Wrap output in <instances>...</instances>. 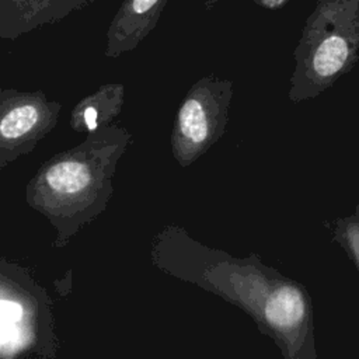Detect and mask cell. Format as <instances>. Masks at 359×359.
Instances as JSON below:
<instances>
[{
  "instance_id": "obj_4",
  "label": "cell",
  "mask_w": 359,
  "mask_h": 359,
  "mask_svg": "<svg viewBox=\"0 0 359 359\" xmlns=\"http://www.w3.org/2000/svg\"><path fill=\"white\" fill-rule=\"evenodd\" d=\"M52 300L24 265L0 255V359H56Z\"/></svg>"
},
{
  "instance_id": "obj_11",
  "label": "cell",
  "mask_w": 359,
  "mask_h": 359,
  "mask_svg": "<svg viewBox=\"0 0 359 359\" xmlns=\"http://www.w3.org/2000/svg\"><path fill=\"white\" fill-rule=\"evenodd\" d=\"M219 1H223V0H203V4L206 8H212L215 4H217Z\"/></svg>"
},
{
  "instance_id": "obj_6",
  "label": "cell",
  "mask_w": 359,
  "mask_h": 359,
  "mask_svg": "<svg viewBox=\"0 0 359 359\" xmlns=\"http://www.w3.org/2000/svg\"><path fill=\"white\" fill-rule=\"evenodd\" d=\"M60 109L42 91L0 88V171L36 147L57 125Z\"/></svg>"
},
{
  "instance_id": "obj_1",
  "label": "cell",
  "mask_w": 359,
  "mask_h": 359,
  "mask_svg": "<svg viewBox=\"0 0 359 359\" xmlns=\"http://www.w3.org/2000/svg\"><path fill=\"white\" fill-rule=\"evenodd\" d=\"M150 255L164 273L245 311L278 345L283 359H318L307 289L255 254L237 258L202 244L180 226H165L154 236Z\"/></svg>"
},
{
  "instance_id": "obj_7",
  "label": "cell",
  "mask_w": 359,
  "mask_h": 359,
  "mask_svg": "<svg viewBox=\"0 0 359 359\" xmlns=\"http://www.w3.org/2000/svg\"><path fill=\"white\" fill-rule=\"evenodd\" d=\"M168 0H123L108 29L104 55L118 57L133 50L156 28Z\"/></svg>"
},
{
  "instance_id": "obj_3",
  "label": "cell",
  "mask_w": 359,
  "mask_h": 359,
  "mask_svg": "<svg viewBox=\"0 0 359 359\" xmlns=\"http://www.w3.org/2000/svg\"><path fill=\"white\" fill-rule=\"evenodd\" d=\"M287 97H318L359 60V0H318L294 49Z\"/></svg>"
},
{
  "instance_id": "obj_2",
  "label": "cell",
  "mask_w": 359,
  "mask_h": 359,
  "mask_svg": "<svg viewBox=\"0 0 359 359\" xmlns=\"http://www.w3.org/2000/svg\"><path fill=\"white\" fill-rule=\"evenodd\" d=\"M132 135L111 123L86 135V139L45 161L25 189L27 203L53 226V245L62 248L87 223L108 206L119 158Z\"/></svg>"
},
{
  "instance_id": "obj_8",
  "label": "cell",
  "mask_w": 359,
  "mask_h": 359,
  "mask_svg": "<svg viewBox=\"0 0 359 359\" xmlns=\"http://www.w3.org/2000/svg\"><path fill=\"white\" fill-rule=\"evenodd\" d=\"M93 0H0V39H17L81 10Z\"/></svg>"
},
{
  "instance_id": "obj_9",
  "label": "cell",
  "mask_w": 359,
  "mask_h": 359,
  "mask_svg": "<svg viewBox=\"0 0 359 359\" xmlns=\"http://www.w3.org/2000/svg\"><path fill=\"white\" fill-rule=\"evenodd\" d=\"M125 100V86L108 83L81 98L72 109L69 125L74 132L90 133L108 126L121 114Z\"/></svg>"
},
{
  "instance_id": "obj_5",
  "label": "cell",
  "mask_w": 359,
  "mask_h": 359,
  "mask_svg": "<svg viewBox=\"0 0 359 359\" xmlns=\"http://www.w3.org/2000/svg\"><path fill=\"white\" fill-rule=\"evenodd\" d=\"M231 97L230 79L209 74L191 86L171 132V151L181 167H189L223 136Z\"/></svg>"
},
{
  "instance_id": "obj_10",
  "label": "cell",
  "mask_w": 359,
  "mask_h": 359,
  "mask_svg": "<svg viewBox=\"0 0 359 359\" xmlns=\"http://www.w3.org/2000/svg\"><path fill=\"white\" fill-rule=\"evenodd\" d=\"M331 234L359 271V205L352 213L338 217L332 223Z\"/></svg>"
}]
</instances>
